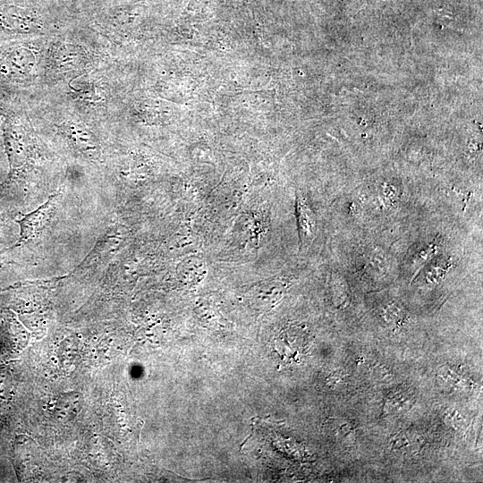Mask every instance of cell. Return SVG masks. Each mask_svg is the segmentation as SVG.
Instances as JSON below:
<instances>
[{
  "label": "cell",
  "instance_id": "obj_3",
  "mask_svg": "<svg viewBox=\"0 0 483 483\" xmlns=\"http://www.w3.org/2000/svg\"><path fill=\"white\" fill-rule=\"evenodd\" d=\"M55 63L60 69L69 70L75 67L80 60V52L69 45L62 46L55 53Z\"/></svg>",
  "mask_w": 483,
  "mask_h": 483
},
{
  "label": "cell",
  "instance_id": "obj_1",
  "mask_svg": "<svg viewBox=\"0 0 483 483\" xmlns=\"http://www.w3.org/2000/svg\"><path fill=\"white\" fill-rule=\"evenodd\" d=\"M4 144L10 164L7 184L17 179L29 157V142L24 123L16 115L6 117L3 128Z\"/></svg>",
  "mask_w": 483,
  "mask_h": 483
},
{
  "label": "cell",
  "instance_id": "obj_2",
  "mask_svg": "<svg viewBox=\"0 0 483 483\" xmlns=\"http://www.w3.org/2000/svg\"><path fill=\"white\" fill-rule=\"evenodd\" d=\"M57 197L58 194L51 195L48 199L37 209L24 215L21 219L16 220V223L20 226V236L18 241L9 248L10 250L16 249L38 236L40 231L47 225V222L50 217L51 212L55 206Z\"/></svg>",
  "mask_w": 483,
  "mask_h": 483
},
{
  "label": "cell",
  "instance_id": "obj_4",
  "mask_svg": "<svg viewBox=\"0 0 483 483\" xmlns=\"http://www.w3.org/2000/svg\"><path fill=\"white\" fill-rule=\"evenodd\" d=\"M6 220V216L4 214H0V225Z\"/></svg>",
  "mask_w": 483,
  "mask_h": 483
}]
</instances>
